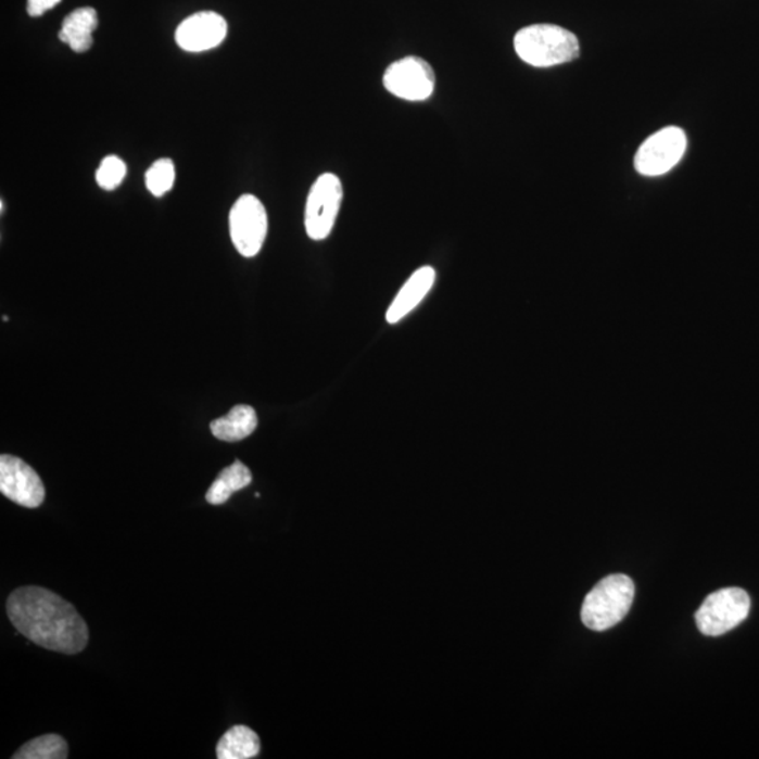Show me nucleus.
<instances>
[{
    "instance_id": "f257e3e1",
    "label": "nucleus",
    "mask_w": 759,
    "mask_h": 759,
    "mask_svg": "<svg viewBox=\"0 0 759 759\" xmlns=\"http://www.w3.org/2000/svg\"><path fill=\"white\" fill-rule=\"evenodd\" d=\"M9 619L30 642L46 650L83 653L89 643V629L73 604L42 586H22L9 595Z\"/></svg>"
},
{
    "instance_id": "f03ea898",
    "label": "nucleus",
    "mask_w": 759,
    "mask_h": 759,
    "mask_svg": "<svg viewBox=\"0 0 759 759\" xmlns=\"http://www.w3.org/2000/svg\"><path fill=\"white\" fill-rule=\"evenodd\" d=\"M514 46L519 59L536 68L566 64L580 55L579 38L555 25L520 28L515 36Z\"/></svg>"
},
{
    "instance_id": "7ed1b4c3",
    "label": "nucleus",
    "mask_w": 759,
    "mask_h": 759,
    "mask_svg": "<svg viewBox=\"0 0 759 759\" xmlns=\"http://www.w3.org/2000/svg\"><path fill=\"white\" fill-rule=\"evenodd\" d=\"M634 584L624 574L600 580L582 604L581 620L586 628L604 632L622 622L633 604Z\"/></svg>"
},
{
    "instance_id": "20e7f679",
    "label": "nucleus",
    "mask_w": 759,
    "mask_h": 759,
    "mask_svg": "<svg viewBox=\"0 0 759 759\" xmlns=\"http://www.w3.org/2000/svg\"><path fill=\"white\" fill-rule=\"evenodd\" d=\"M751 599L742 589H724L710 594L695 615L705 636H722L747 619Z\"/></svg>"
},
{
    "instance_id": "39448f33",
    "label": "nucleus",
    "mask_w": 759,
    "mask_h": 759,
    "mask_svg": "<svg viewBox=\"0 0 759 759\" xmlns=\"http://www.w3.org/2000/svg\"><path fill=\"white\" fill-rule=\"evenodd\" d=\"M343 189L341 179L333 174L319 176L309 190L305 204V231L314 241H322L336 226L341 208Z\"/></svg>"
},
{
    "instance_id": "423d86ee",
    "label": "nucleus",
    "mask_w": 759,
    "mask_h": 759,
    "mask_svg": "<svg viewBox=\"0 0 759 759\" xmlns=\"http://www.w3.org/2000/svg\"><path fill=\"white\" fill-rule=\"evenodd\" d=\"M229 233L242 256L253 257L261 252L267 236V213L261 200L243 194L229 212Z\"/></svg>"
},
{
    "instance_id": "0eeeda50",
    "label": "nucleus",
    "mask_w": 759,
    "mask_h": 759,
    "mask_svg": "<svg viewBox=\"0 0 759 759\" xmlns=\"http://www.w3.org/2000/svg\"><path fill=\"white\" fill-rule=\"evenodd\" d=\"M687 147L686 134L680 127H666L648 137L634 156V168L643 176L666 175L675 168Z\"/></svg>"
},
{
    "instance_id": "6e6552de",
    "label": "nucleus",
    "mask_w": 759,
    "mask_h": 759,
    "mask_svg": "<svg viewBox=\"0 0 759 759\" xmlns=\"http://www.w3.org/2000/svg\"><path fill=\"white\" fill-rule=\"evenodd\" d=\"M384 88L408 102H423L432 97L437 76L432 66L419 56L395 61L385 69Z\"/></svg>"
},
{
    "instance_id": "1a4fd4ad",
    "label": "nucleus",
    "mask_w": 759,
    "mask_h": 759,
    "mask_svg": "<svg viewBox=\"0 0 759 759\" xmlns=\"http://www.w3.org/2000/svg\"><path fill=\"white\" fill-rule=\"evenodd\" d=\"M0 493L14 504L35 509L46 499V486L40 476L22 458L0 456Z\"/></svg>"
},
{
    "instance_id": "9d476101",
    "label": "nucleus",
    "mask_w": 759,
    "mask_h": 759,
    "mask_svg": "<svg viewBox=\"0 0 759 759\" xmlns=\"http://www.w3.org/2000/svg\"><path fill=\"white\" fill-rule=\"evenodd\" d=\"M227 33L226 18L218 13L200 12L180 23L175 38L181 50L203 52L223 45Z\"/></svg>"
},
{
    "instance_id": "9b49d317",
    "label": "nucleus",
    "mask_w": 759,
    "mask_h": 759,
    "mask_svg": "<svg viewBox=\"0 0 759 759\" xmlns=\"http://www.w3.org/2000/svg\"><path fill=\"white\" fill-rule=\"evenodd\" d=\"M434 279H437V271L431 266H423L415 271L403 289L399 291L393 304L387 309V321L397 324L409 313H413L431 291Z\"/></svg>"
},
{
    "instance_id": "f8f14e48",
    "label": "nucleus",
    "mask_w": 759,
    "mask_h": 759,
    "mask_svg": "<svg viewBox=\"0 0 759 759\" xmlns=\"http://www.w3.org/2000/svg\"><path fill=\"white\" fill-rule=\"evenodd\" d=\"M98 28V13L93 8H79L65 17L59 33L60 40L75 52H86L93 45V33Z\"/></svg>"
},
{
    "instance_id": "ddd939ff",
    "label": "nucleus",
    "mask_w": 759,
    "mask_h": 759,
    "mask_svg": "<svg viewBox=\"0 0 759 759\" xmlns=\"http://www.w3.org/2000/svg\"><path fill=\"white\" fill-rule=\"evenodd\" d=\"M257 428L256 410L251 405H237L226 417L210 425L214 437L223 442H240L251 437Z\"/></svg>"
},
{
    "instance_id": "4468645a",
    "label": "nucleus",
    "mask_w": 759,
    "mask_h": 759,
    "mask_svg": "<svg viewBox=\"0 0 759 759\" xmlns=\"http://www.w3.org/2000/svg\"><path fill=\"white\" fill-rule=\"evenodd\" d=\"M261 738L246 725H233L219 738L216 754L218 759H251L260 756Z\"/></svg>"
},
{
    "instance_id": "2eb2a0df",
    "label": "nucleus",
    "mask_w": 759,
    "mask_h": 759,
    "mask_svg": "<svg viewBox=\"0 0 759 759\" xmlns=\"http://www.w3.org/2000/svg\"><path fill=\"white\" fill-rule=\"evenodd\" d=\"M252 472L242 461H233L231 466L219 472L216 481L210 486L205 501L212 505L226 504L233 493L251 485Z\"/></svg>"
},
{
    "instance_id": "dca6fc26",
    "label": "nucleus",
    "mask_w": 759,
    "mask_h": 759,
    "mask_svg": "<svg viewBox=\"0 0 759 759\" xmlns=\"http://www.w3.org/2000/svg\"><path fill=\"white\" fill-rule=\"evenodd\" d=\"M68 743L59 734H46L33 738L13 754V759H66Z\"/></svg>"
},
{
    "instance_id": "f3484780",
    "label": "nucleus",
    "mask_w": 759,
    "mask_h": 759,
    "mask_svg": "<svg viewBox=\"0 0 759 759\" xmlns=\"http://www.w3.org/2000/svg\"><path fill=\"white\" fill-rule=\"evenodd\" d=\"M176 179L175 164L168 157H162L151 165L146 174V185L148 192L155 198H162L174 188Z\"/></svg>"
},
{
    "instance_id": "a211bd4d",
    "label": "nucleus",
    "mask_w": 759,
    "mask_h": 759,
    "mask_svg": "<svg viewBox=\"0 0 759 759\" xmlns=\"http://www.w3.org/2000/svg\"><path fill=\"white\" fill-rule=\"evenodd\" d=\"M127 175V166L116 155L104 157L97 172V180L103 190H114L123 184Z\"/></svg>"
},
{
    "instance_id": "6ab92c4d",
    "label": "nucleus",
    "mask_w": 759,
    "mask_h": 759,
    "mask_svg": "<svg viewBox=\"0 0 759 759\" xmlns=\"http://www.w3.org/2000/svg\"><path fill=\"white\" fill-rule=\"evenodd\" d=\"M61 0H27V13L31 17H40L42 14L54 9Z\"/></svg>"
}]
</instances>
